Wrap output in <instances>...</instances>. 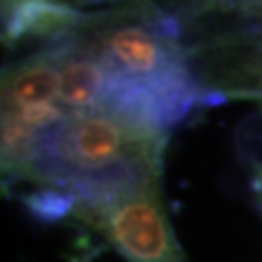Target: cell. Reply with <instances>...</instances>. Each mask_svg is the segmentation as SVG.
<instances>
[{
    "label": "cell",
    "mask_w": 262,
    "mask_h": 262,
    "mask_svg": "<svg viewBox=\"0 0 262 262\" xmlns=\"http://www.w3.org/2000/svg\"><path fill=\"white\" fill-rule=\"evenodd\" d=\"M166 131L94 110L70 114L46 134L31 184L70 192L81 203H107L162 184Z\"/></svg>",
    "instance_id": "2"
},
{
    "label": "cell",
    "mask_w": 262,
    "mask_h": 262,
    "mask_svg": "<svg viewBox=\"0 0 262 262\" xmlns=\"http://www.w3.org/2000/svg\"><path fill=\"white\" fill-rule=\"evenodd\" d=\"M188 61L219 98L262 101V3H206L177 9Z\"/></svg>",
    "instance_id": "3"
},
{
    "label": "cell",
    "mask_w": 262,
    "mask_h": 262,
    "mask_svg": "<svg viewBox=\"0 0 262 262\" xmlns=\"http://www.w3.org/2000/svg\"><path fill=\"white\" fill-rule=\"evenodd\" d=\"M70 39L107 75L103 112L170 134L194 112L223 103L194 77L175 11L158 5L92 11Z\"/></svg>",
    "instance_id": "1"
},
{
    "label": "cell",
    "mask_w": 262,
    "mask_h": 262,
    "mask_svg": "<svg viewBox=\"0 0 262 262\" xmlns=\"http://www.w3.org/2000/svg\"><path fill=\"white\" fill-rule=\"evenodd\" d=\"M107 75L94 57L66 39L59 57V101L68 112L83 114L101 110Z\"/></svg>",
    "instance_id": "6"
},
{
    "label": "cell",
    "mask_w": 262,
    "mask_h": 262,
    "mask_svg": "<svg viewBox=\"0 0 262 262\" xmlns=\"http://www.w3.org/2000/svg\"><path fill=\"white\" fill-rule=\"evenodd\" d=\"M107 241L127 262H186L162 184L146 186L107 203H81L70 216Z\"/></svg>",
    "instance_id": "4"
},
{
    "label": "cell",
    "mask_w": 262,
    "mask_h": 262,
    "mask_svg": "<svg viewBox=\"0 0 262 262\" xmlns=\"http://www.w3.org/2000/svg\"><path fill=\"white\" fill-rule=\"evenodd\" d=\"M83 18L85 11L61 3H3L0 39L5 44L44 42V46H53L75 35Z\"/></svg>",
    "instance_id": "5"
}]
</instances>
